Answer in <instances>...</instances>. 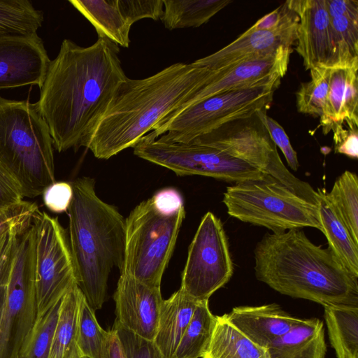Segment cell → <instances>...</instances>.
Listing matches in <instances>:
<instances>
[{"mask_svg":"<svg viewBox=\"0 0 358 358\" xmlns=\"http://www.w3.org/2000/svg\"><path fill=\"white\" fill-rule=\"evenodd\" d=\"M114 301L116 320L138 336L154 341L164 301L160 287L121 273Z\"/></svg>","mask_w":358,"mask_h":358,"instance_id":"2e32d148","label":"cell"},{"mask_svg":"<svg viewBox=\"0 0 358 358\" xmlns=\"http://www.w3.org/2000/svg\"><path fill=\"white\" fill-rule=\"evenodd\" d=\"M338 56V66L358 64V18H330ZM337 66V67H338Z\"/></svg>","mask_w":358,"mask_h":358,"instance_id":"836d02e7","label":"cell"},{"mask_svg":"<svg viewBox=\"0 0 358 358\" xmlns=\"http://www.w3.org/2000/svg\"><path fill=\"white\" fill-rule=\"evenodd\" d=\"M6 284H7V282L3 285H0V320H1L2 308H3L4 299H5Z\"/></svg>","mask_w":358,"mask_h":358,"instance_id":"f6af8a7d","label":"cell"},{"mask_svg":"<svg viewBox=\"0 0 358 358\" xmlns=\"http://www.w3.org/2000/svg\"><path fill=\"white\" fill-rule=\"evenodd\" d=\"M127 0H69L94 27L98 37H104L118 46L128 48L129 33L135 21Z\"/></svg>","mask_w":358,"mask_h":358,"instance_id":"ffe728a7","label":"cell"},{"mask_svg":"<svg viewBox=\"0 0 358 358\" xmlns=\"http://www.w3.org/2000/svg\"><path fill=\"white\" fill-rule=\"evenodd\" d=\"M81 358H87V357H81Z\"/></svg>","mask_w":358,"mask_h":358,"instance_id":"bcb514c9","label":"cell"},{"mask_svg":"<svg viewBox=\"0 0 358 358\" xmlns=\"http://www.w3.org/2000/svg\"><path fill=\"white\" fill-rule=\"evenodd\" d=\"M112 329L119 338L125 358H164L153 341L138 336L117 320Z\"/></svg>","mask_w":358,"mask_h":358,"instance_id":"e575fe53","label":"cell"},{"mask_svg":"<svg viewBox=\"0 0 358 358\" xmlns=\"http://www.w3.org/2000/svg\"><path fill=\"white\" fill-rule=\"evenodd\" d=\"M198 302L181 289L164 300L153 341L164 358H175L178 345Z\"/></svg>","mask_w":358,"mask_h":358,"instance_id":"44dd1931","label":"cell"},{"mask_svg":"<svg viewBox=\"0 0 358 358\" xmlns=\"http://www.w3.org/2000/svg\"><path fill=\"white\" fill-rule=\"evenodd\" d=\"M216 319L210 344L201 358H270L268 349L241 333L226 314Z\"/></svg>","mask_w":358,"mask_h":358,"instance_id":"cb8c5ba5","label":"cell"},{"mask_svg":"<svg viewBox=\"0 0 358 358\" xmlns=\"http://www.w3.org/2000/svg\"><path fill=\"white\" fill-rule=\"evenodd\" d=\"M119 52V46L104 37L88 47L64 39L50 61L36 104L59 152L87 148L117 88L127 78Z\"/></svg>","mask_w":358,"mask_h":358,"instance_id":"6da1fadb","label":"cell"},{"mask_svg":"<svg viewBox=\"0 0 358 358\" xmlns=\"http://www.w3.org/2000/svg\"><path fill=\"white\" fill-rule=\"evenodd\" d=\"M208 300L197 303L191 320L176 349L175 358H200L206 351L216 324Z\"/></svg>","mask_w":358,"mask_h":358,"instance_id":"83f0119b","label":"cell"},{"mask_svg":"<svg viewBox=\"0 0 358 358\" xmlns=\"http://www.w3.org/2000/svg\"><path fill=\"white\" fill-rule=\"evenodd\" d=\"M73 197V188L71 183L55 182L49 185L43 193L45 206L54 213H63L68 210Z\"/></svg>","mask_w":358,"mask_h":358,"instance_id":"74e56055","label":"cell"},{"mask_svg":"<svg viewBox=\"0 0 358 358\" xmlns=\"http://www.w3.org/2000/svg\"><path fill=\"white\" fill-rule=\"evenodd\" d=\"M94 313L82 295L77 331L78 347L82 357L101 358L107 331L100 327Z\"/></svg>","mask_w":358,"mask_h":358,"instance_id":"4dcf8cb0","label":"cell"},{"mask_svg":"<svg viewBox=\"0 0 358 358\" xmlns=\"http://www.w3.org/2000/svg\"><path fill=\"white\" fill-rule=\"evenodd\" d=\"M267 110H260L257 111V114L266 127L272 141L282 152L288 166L296 171L299 167L296 152L292 146L289 137L282 127L267 115Z\"/></svg>","mask_w":358,"mask_h":358,"instance_id":"8d00e7d4","label":"cell"},{"mask_svg":"<svg viewBox=\"0 0 358 358\" xmlns=\"http://www.w3.org/2000/svg\"><path fill=\"white\" fill-rule=\"evenodd\" d=\"M61 300L36 320L20 358L49 357Z\"/></svg>","mask_w":358,"mask_h":358,"instance_id":"d6a6232c","label":"cell"},{"mask_svg":"<svg viewBox=\"0 0 358 358\" xmlns=\"http://www.w3.org/2000/svg\"><path fill=\"white\" fill-rule=\"evenodd\" d=\"M343 124H335L331 130L334 133V148L336 153L352 159L358 157L357 127H343Z\"/></svg>","mask_w":358,"mask_h":358,"instance_id":"ab89813d","label":"cell"},{"mask_svg":"<svg viewBox=\"0 0 358 358\" xmlns=\"http://www.w3.org/2000/svg\"><path fill=\"white\" fill-rule=\"evenodd\" d=\"M101 358H125L119 338L113 329L107 331Z\"/></svg>","mask_w":358,"mask_h":358,"instance_id":"ee69618b","label":"cell"},{"mask_svg":"<svg viewBox=\"0 0 358 358\" xmlns=\"http://www.w3.org/2000/svg\"><path fill=\"white\" fill-rule=\"evenodd\" d=\"M51 60L37 33L0 36V90L43 86Z\"/></svg>","mask_w":358,"mask_h":358,"instance_id":"9a60e30c","label":"cell"},{"mask_svg":"<svg viewBox=\"0 0 358 358\" xmlns=\"http://www.w3.org/2000/svg\"><path fill=\"white\" fill-rule=\"evenodd\" d=\"M83 294L73 286L62 297L48 358H81L77 343L78 319Z\"/></svg>","mask_w":358,"mask_h":358,"instance_id":"d4e9b609","label":"cell"},{"mask_svg":"<svg viewBox=\"0 0 358 358\" xmlns=\"http://www.w3.org/2000/svg\"><path fill=\"white\" fill-rule=\"evenodd\" d=\"M37 315L35 227L19 238L0 320V358H20Z\"/></svg>","mask_w":358,"mask_h":358,"instance_id":"8fae6325","label":"cell"},{"mask_svg":"<svg viewBox=\"0 0 358 358\" xmlns=\"http://www.w3.org/2000/svg\"><path fill=\"white\" fill-rule=\"evenodd\" d=\"M20 185L13 176L0 165V207L21 203L24 199Z\"/></svg>","mask_w":358,"mask_h":358,"instance_id":"60d3db41","label":"cell"},{"mask_svg":"<svg viewBox=\"0 0 358 358\" xmlns=\"http://www.w3.org/2000/svg\"><path fill=\"white\" fill-rule=\"evenodd\" d=\"M329 68L315 67L310 70V80L301 84L296 92L299 113L321 117L327 99Z\"/></svg>","mask_w":358,"mask_h":358,"instance_id":"1f68e13d","label":"cell"},{"mask_svg":"<svg viewBox=\"0 0 358 358\" xmlns=\"http://www.w3.org/2000/svg\"><path fill=\"white\" fill-rule=\"evenodd\" d=\"M299 17L273 30L250 27L233 42L215 52L192 63L198 66L217 69L250 58L275 55L287 49L296 41Z\"/></svg>","mask_w":358,"mask_h":358,"instance_id":"e0dca14e","label":"cell"},{"mask_svg":"<svg viewBox=\"0 0 358 358\" xmlns=\"http://www.w3.org/2000/svg\"><path fill=\"white\" fill-rule=\"evenodd\" d=\"M317 213L321 231L327 239L329 248L345 268L358 278V245L356 244L343 220L329 200L325 189H318Z\"/></svg>","mask_w":358,"mask_h":358,"instance_id":"603a6c76","label":"cell"},{"mask_svg":"<svg viewBox=\"0 0 358 358\" xmlns=\"http://www.w3.org/2000/svg\"><path fill=\"white\" fill-rule=\"evenodd\" d=\"M327 196L337 209L358 245V180L355 173L344 171L334 182Z\"/></svg>","mask_w":358,"mask_h":358,"instance_id":"f546056e","label":"cell"},{"mask_svg":"<svg viewBox=\"0 0 358 358\" xmlns=\"http://www.w3.org/2000/svg\"><path fill=\"white\" fill-rule=\"evenodd\" d=\"M232 2L231 0H163L160 20L169 30L196 28Z\"/></svg>","mask_w":358,"mask_h":358,"instance_id":"4316f807","label":"cell"},{"mask_svg":"<svg viewBox=\"0 0 358 358\" xmlns=\"http://www.w3.org/2000/svg\"><path fill=\"white\" fill-rule=\"evenodd\" d=\"M33 224L37 319L59 301L77 281L69 238L58 218L38 210Z\"/></svg>","mask_w":358,"mask_h":358,"instance_id":"7c38bea8","label":"cell"},{"mask_svg":"<svg viewBox=\"0 0 358 358\" xmlns=\"http://www.w3.org/2000/svg\"><path fill=\"white\" fill-rule=\"evenodd\" d=\"M320 118L324 134L337 124L358 127V64L330 69L327 99Z\"/></svg>","mask_w":358,"mask_h":358,"instance_id":"d6986e66","label":"cell"},{"mask_svg":"<svg viewBox=\"0 0 358 358\" xmlns=\"http://www.w3.org/2000/svg\"><path fill=\"white\" fill-rule=\"evenodd\" d=\"M38 210L35 203L24 200L16 205L0 207V236L14 229H27Z\"/></svg>","mask_w":358,"mask_h":358,"instance_id":"d590c367","label":"cell"},{"mask_svg":"<svg viewBox=\"0 0 358 358\" xmlns=\"http://www.w3.org/2000/svg\"><path fill=\"white\" fill-rule=\"evenodd\" d=\"M185 215L184 207L171 215L160 213L151 198L137 205L125 219L121 273L160 287Z\"/></svg>","mask_w":358,"mask_h":358,"instance_id":"52a82bcc","label":"cell"},{"mask_svg":"<svg viewBox=\"0 0 358 358\" xmlns=\"http://www.w3.org/2000/svg\"><path fill=\"white\" fill-rule=\"evenodd\" d=\"M191 143L213 146L242 160L317 205V191L285 167L257 112L227 122Z\"/></svg>","mask_w":358,"mask_h":358,"instance_id":"9c48e42d","label":"cell"},{"mask_svg":"<svg viewBox=\"0 0 358 358\" xmlns=\"http://www.w3.org/2000/svg\"><path fill=\"white\" fill-rule=\"evenodd\" d=\"M139 158L166 168L177 176L198 175L238 183L266 178L248 163L210 145L196 143H170L150 131L133 147Z\"/></svg>","mask_w":358,"mask_h":358,"instance_id":"30bf717a","label":"cell"},{"mask_svg":"<svg viewBox=\"0 0 358 358\" xmlns=\"http://www.w3.org/2000/svg\"><path fill=\"white\" fill-rule=\"evenodd\" d=\"M280 80L208 97L158 123L152 132L162 141L189 143L231 120L268 109Z\"/></svg>","mask_w":358,"mask_h":358,"instance_id":"ba28073f","label":"cell"},{"mask_svg":"<svg viewBox=\"0 0 358 358\" xmlns=\"http://www.w3.org/2000/svg\"><path fill=\"white\" fill-rule=\"evenodd\" d=\"M43 20L29 1L0 0V36L36 33Z\"/></svg>","mask_w":358,"mask_h":358,"instance_id":"f1b7e54d","label":"cell"},{"mask_svg":"<svg viewBox=\"0 0 358 358\" xmlns=\"http://www.w3.org/2000/svg\"><path fill=\"white\" fill-rule=\"evenodd\" d=\"M206 68L175 63L143 79L122 82L87 145L108 159L133 148L204 83Z\"/></svg>","mask_w":358,"mask_h":358,"instance_id":"7a4b0ae2","label":"cell"},{"mask_svg":"<svg viewBox=\"0 0 358 358\" xmlns=\"http://www.w3.org/2000/svg\"><path fill=\"white\" fill-rule=\"evenodd\" d=\"M151 199L157 210L166 215L174 214L184 207L180 194L174 188L162 189Z\"/></svg>","mask_w":358,"mask_h":358,"instance_id":"b9f144b4","label":"cell"},{"mask_svg":"<svg viewBox=\"0 0 358 358\" xmlns=\"http://www.w3.org/2000/svg\"><path fill=\"white\" fill-rule=\"evenodd\" d=\"M25 230L14 229L0 236V285L8 280L20 236Z\"/></svg>","mask_w":358,"mask_h":358,"instance_id":"f35d334b","label":"cell"},{"mask_svg":"<svg viewBox=\"0 0 358 358\" xmlns=\"http://www.w3.org/2000/svg\"><path fill=\"white\" fill-rule=\"evenodd\" d=\"M223 203L231 217L266 227L273 234L305 227L321 231L317 205L270 176L227 187Z\"/></svg>","mask_w":358,"mask_h":358,"instance_id":"8992f818","label":"cell"},{"mask_svg":"<svg viewBox=\"0 0 358 358\" xmlns=\"http://www.w3.org/2000/svg\"><path fill=\"white\" fill-rule=\"evenodd\" d=\"M267 349L270 358H324L323 322L317 318L301 319Z\"/></svg>","mask_w":358,"mask_h":358,"instance_id":"7402d4cb","label":"cell"},{"mask_svg":"<svg viewBox=\"0 0 358 358\" xmlns=\"http://www.w3.org/2000/svg\"><path fill=\"white\" fill-rule=\"evenodd\" d=\"M234 272L227 236L220 220L208 212L189 246L181 289L196 301L208 300Z\"/></svg>","mask_w":358,"mask_h":358,"instance_id":"4fadbf2b","label":"cell"},{"mask_svg":"<svg viewBox=\"0 0 358 358\" xmlns=\"http://www.w3.org/2000/svg\"><path fill=\"white\" fill-rule=\"evenodd\" d=\"M226 315L241 333L265 348L301 320L288 314L276 303L237 306Z\"/></svg>","mask_w":358,"mask_h":358,"instance_id":"ac0fdd59","label":"cell"},{"mask_svg":"<svg viewBox=\"0 0 358 358\" xmlns=\"http://www.w3.org/2000/svg\"><path fill=\"white\" fill-rule=\"evenodd\" d=\"M324 307L329 340L337 358H358V306Z\"/></svg>","mask_w":358,"mask_h":358,"instance_id":"484cf974","label":"cell"},{"mask_svg":"<svg viewBox=\"0 0 358 358\" xmlns=\"http://www.w3.org/2000/svg\"><path fill=\"white\" fill-rule=\"evenodd\" d=\"M71 185L73 197L67 210L69 246L77 285L96 311L105 302L112 269L122 268L125 219L97 196L93 178H78Z\"/></svg>","mask_w":358,"mask_h":358,"instance_id":"277c9868","label":"cell"},{"mask_svg":"<svg viewBox=\"0 0 358 358\" xmlns=\"http://www.w3.org/2000/svg\"><path fill=\"white\" fill-rule=\"evenodd\" d=\"M0 165L34 198L55 182L53 143L36 103L0 96Z\"/></svg>","mask_w":358,"mask_h":358,"instance_id":"5b68a950","label":"cell"},{"mask_svg":"<svg viewBox=\"0 0 358 358\" xmlns=\"http://www.w3.org/2000/svg\"><path fill=\"white\" fill-rule=\"evenodd\" d=\"M330 18L348 16L358 18V1L354 0H325Z\"/></svg>","mask_w":358,"mask_h":358,"instance_id":"7bdbcfd3","label":"cell"},{"mask_svg":"<svg viewBox=\"0 0 358 358\" xmlns=\"http://www.w3.org/2000/svg\"><path fill=\"white\" fill-rule=\"evenodd\" d=\"M299 17L296 50L306 70L338 66V56L331 19L325 0H288Z\"/></svg>","mask_w":358,"mask_h":358,"instance_id":"5bb4252c","label":"cell"},{"mask_svg":"<svg viewBox=\"0 0 358 358\" xmlns=\"http://www.w3.org/2000/svg\"><path fill=\"white\" fill-rule=\"evenodd\" d=\"M254 255L257 279L282 294L323 306H358V278L301 229L266 234Z\"/></svg>","mask_w":358,"mask_h":358,"instance_id":"3957f363","label":"cell"}]
</instances>
